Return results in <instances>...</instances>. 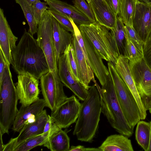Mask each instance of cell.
I'll use <instances>...</instances> for the list:
<instances>
[{
	"label": "cell",
	"instance_id": "obj_1",
	"mask_svg": "<svg viewBox=\"0 0 151 151\" xmlns=\"http://www.w3.org/2000/svg\"><path fill=\"white\" fill-rule=\"evenodd\" d=\"M11 64L18 74L27 73L38 79L50 71L45 56L37 39L25 29L12 52Z\"/></svg>",
	"mask_w": 151,
	"mask_h": 151
},
{
	"label": "cell",
	"instance_id": "obj_2",
	"mask_svg": "<svg viewBox=\"0 0 151 151\" xmlns=\"http://www.w3.org/2000/svg\"><path fill=\"white\" fill-rule=\"evenodd\" d=\"M83 101L73 134L78 140L91 143L98 130L101 112L100 94L96 84L91 86Z\"/></svg>",
	"mask_w": 151,
	"mask_h": 151
},
{
	"label": "cell",
	"instance_id": "obj_3",
	"mask_svg": "<svg viewBox=\"0 0 151 151\" xmlns=\"http://www.w3.org/2000/svg\"><path fill=\"white\" fill-rule=\"evenodd\" d=\"M94 83L100 94L101 112L117 132L128 137H131L134 131L130 128L122 111L110 73L106 82L101 86V88L96 81Z\"/></svg>",
	"mask_w": 151,
	"mask_h": 151
},
{
	"label": "cell",
	"instance_id": "obj_4",
	"mask_svg": "<svg viewBox=\"0 0 151 151\" xmlns=\"http://www.w3.org/2000/svg\"><path fill=\"white\" fill-rule=\"evenodd\" d=\"M10 66L7 63L0 82V132L3 134H8L19 111L17 104L19 99Z\"/></svg>",
	"mask_w": 151,
	"mask_h": 151
},
{
	"label": "cell",
	"instance_id": "obj_5",
	"mask_svg": "<svg viewBox=\"0 0 151 151\" xmlns=\"http://www.w3.org/2000/svg\"><path fill=\"white\" fill-rule=\"evenodd\" d=\"M78 27L92 42L102 59L114 65L120 54L110 30L96 22Z\"/></svg>",
	"mask_w": 151,
	"mask_h": 151
},
{
	"label": "cell",
	"instance_id": "obj_6",
	"mask_svg": "<svg viewBox=\"0 0 151 151\" xmlns=\"http://www.w3.org/2000/svg\"><path fill=\"white\" fill-rule=\"evenodd\" d=\"M108 68L113 80L116 96L124 116L132 130L140 120L139 108L127 86L117 73L111 62Z\"/></svg>",
	"mask_w": 151,
	"mask_h": 151
},
{
	"label": "cell",
	"instance_id": "obj_7",
	"mask_svg": "<svg viewBox=\"0 0 151 151\" xmlns=\"http://www.w3.org/2000/svg\"><path fill=\"white\" fill-rule=\"evenodd\" d=\"M52 18L46 10L38 25L37 40L45 56L50 71L56 74L58 73V62L53 37Z\"/></svg>",
	"mask_w": 151,
	"mask_h": 151
},
{
	"label": "cell",
	"instance_id": "obj_8",
	"mask_svg": "<svg viewBox=\"0 0 151 151\" xmlns=\"http://www.w3.org/2000/svg\"><path fill=\"white\" fill-rule=\"evenodd\" d=\"M68 18L73 27L74 34L84 53L87 62L93 70L101 86L106 82L109 74L108 69L104 65L102 58L92 42L74 22Z\"/></svg>",
	"mask_w": 151,
	"mask_h": 151
},
{
	"label": "cell",
	"instance_id": "obj_9",
	"mask_svg": "<svg viewBox=\"0 0 151 151\" xmlns=\"http://www.w3.org/2000/svg\"><path fill=\"white\" fill-rule=\"evenodd\" d=\"M40 79L45 106L54 111L68 98L64 91V85L59 76L54 77L50 71L42 75Z\"/></svg>",
	"mask_w": 151,
	"mask_h": 151
},
{
	"label": "cell",
	"instance_id": "obj_10",
	"mask_svg": "<svg viewBox=\"0 0 151 151\" xmlns=\"http://www.w3.org/2000/svg\"><path fill=\"white\" fill-rule=\"evenodd\" d=\"M58 73L64 86L71 90L79 100L84 101L87 96L88 90L75 77L71 66L67 48L59 57L58 62Z\"/></svg>",
	"mask_w": 151,
	"mask_h": 151
},
{
	"label": "cell",
	"instance_id": "obj_11",
	"mask_svg": "<svg viewBox=\"0 0 151 151\" xmlns=\"http://www.w3.org/2000/svg\"><path fill=\"white\" fill-rule=\"evenodd\" d=\"M129 65L138 92L147 110L151 100V68L144 57L136 63Z\"/></svg>",
	"mask_w": 151,
	"mask_h": 151
},
{
	"label": "cell",
	"instance_id": "obj_12",
	"mask_svg": "<svg viewBox=\"0 0 151 151\" xmlns=\"http://www.w3.org/2000/svg\"><path fill=\"white\" fill-rule=\"evenodd\" d=\"M81 105L75 96L73 95L68 97L55 110L51 111L50 116L60 128H68L76 121Z\"/></svg>",
	"mask_w": 151,
	"mask_h": 151
},
{
	"label": "cell",
	"instance_id": "obj_13",
	"mask_svg": "<svg viewBox=\"0 0 151 151\" xmlns=\"http://www.w3.org/2000/svg\"><path fill=\"white\" fill-rule=\"evenodd\" d=\"M39 80L29 73L18 74L16 87L22 105H29L39 99Z\"/></svg>",
	"mask_w": 151,
	"mask_h": 151
},
{
	"label": "cell",
	"instance_id": "obj_14",
	"mask_svg": "<svg viewBox=\"0 0 151 151\" xmlns=\"http://www.w3.org/2000/svg\"><path fill=\"white\" fill-rule=\"evenodd\" d=\"M114 66L117 73L126 84L136 100L140 112L141 120L145 119L147 110L136 86L130 69L128 59L124 55L121 54Z\"/></svg>",
	"mask_w": 151,
	"mask_h": 151
},
{
	"label": "cell",
	"instance_id": "obj_15",
	"mask_svg": "<svg viewBox=\"0 0 151 151\" xmlns=\"http://www.w3.org/2000/svg\"><path fill=\"white\" fill-rule=\"evenodd\" d=\"M48 115L46 110H44L34 122L25 125L17 137L10 139L5 145L3 151H13L15 147L27 139L43 133Z\"/></svg>",
	"mask_w": 151,
	"mask_h": 151
},
{
	"label": "cell",
	"instance_id": "obj_16",
	"mask_svg": "<svg viewBox=\"0 0 151 151\" xmlns=\"http://www.w3.org/2000/svg\"><path fill=\"white\" fill-rule=\"evenodd\" d=\"M132 24L144 43L151 32V4L136 0Z\"/></svg>",
	"mask_w": 151,
	"mask_h": 151
},
{
	"label": "cell",
	"instance_id": "obj_17",
	"mask_svg": "<svg viewBox=\"0 0 151 151\" xmlns=\"http://www.w3.org/2000/svg\"><path fill=\"white\" fill-rule=\"evenodd\" d=\"M45 106L44 99H40L29 105H21L13 124L12 130L19 132L25 125L34 122Z\"/></svg>",
	"mask_w": 151,
	"mask_h": 151
},
{
	"label": "cell",
	"instance_id": "obj_18",
	"mask_svg": "<svg viewBox=\"0 0 151 151\" xmlns=\"http://www.w3.org/2000/svg\"><path fill=\"white\" fill-rule=\"evenodd\" d=\"M17 40L12 32L3 10L0 8V49L9 65L12 62V52L16 47Z\"/></svg>",
	"mask_w": 151,
	"mask_h": 151
},
{
	"label": "cell",
	"instance_id": "obj_19",
	"mask_svg": "<svg viewBox=\"0 0 151 151\" xmlns=\"http://www.w3.org/2000/svg\"><path fill=\"white\" fill-rule=\"evenodd\" d=\"M71 42L75 51L77 65L79 73L80 82L87 90L91 86L89 85L91 81H96L94 73L86 62L84 53L79 44L74 33L72 34Z\"/></svg>",
	"mask_w": 151,
	"mask_h": 151
},
{
	"label": "cell",
	"instance_id": "obj_20",
	"mask_svg": "<svg viewBox=\"0 0 151 151\" xmlns=\"http://www.w3.org/2000/svg\"><path fill=\"white\" fill-rule=\"evenodd\" d=\"M49 7L71 18L79 27L94 23L74 5L60 0H44Z\"/></svg>",
	"mask_w": 151,
	"mask_h": 151
},
{
	"label": "cell",
	"instance_id": "obj_21",
	"mask_svg": "<svg viewBox=\"0 0 151 151\" xmlns=\"http://www.w3.org/2000/svg\"><path fill=\"white\" fill-rule=\"evenodd\" d=\"M89 4L96 22L110 30L114 27L117 16L112 12L105 0H91Z\"/></svg>",
	"mask_w": 151,
	"mask_h": 151
},
{
	"label": "cell",
	"instance_id": "obj_22",
	"mask_svg": "<svg viewBox=\"0 0 151 151\" xmlns=\"http://www.w3.org/2000/svg\"><path fill=\"white\" fill-rule=\"evenodd\" d=\"M52 24L53 39L58 62L60 56L71 42L73 35L64 29L53 17Z\"/></svg>",
	"mask_w": 151,
	"mask_h": 151
},
{
	"label": "cell",
	"instance_id": "obj_23",
	"mask_svg": "<svg viewBox=\"0 0 151 151\" xmlns=\"http://www.w3.org/2000/svg\"><path fill=\"white\" fill-rule=\"evenodd\" d=\"M101 151H133L131 140L122 134L108 136L98 147Z\"/></svg>",
	"mask_w": 151,
	"mask_h": 151
},
{
	"label": "cell",
	"instance_id": "obj_24",
	"mask_svg": "<svg viewBox=\"0 0 151 151\" xmlns=\"http://www.w3.org/2000/svg\"><path fill=\"white\" fill-rule=\"evenodd\" d=\"M70 141L67 132L60 129L52 134L43 146L52 151H68Z\"/></svg>",
	"mask_w": 151,
	"mask_h": 151
},
{
	"label": "cell",
	"instance_id": "obj_25",
	"mask_svg": "<svg viewBox=\"0 0 151 151\" xmlns=\"http://www.w3.org/2000/svg\"><path fill=\"white\" fill-rule=\"evenodd\" d=\"M60 129L58 127L48 132L31 137L17 146L13 151H28L37 146L43 145L52 134Z\"/></svg>",
	"mask_w": 151,
	"mask_h": 151
},
{
	"label": "cell",
	"instance_id": "obj_26",
	"mask_svg": "<svg viewBox=\"0 0 151 151\" xmlns=\"http://www.w3.org/2000/svg\"><path fill=\"white\" fill-rule=\"evenodd\" d=\"M150 125V122L140 121L137 124L135 139L138 144L145 151H149Z\"/></svg>",
	"mask_w": 151,
	"mask_h": 151
},
{
	"label": "cell",
	"instance_id": "obj_27",
	"mask_svg": "<svg viewBox=\"0 0 151 151\" xmlns=\"http://www.w3.org/2000/svg\"><path fill=\"white\" fill-rule=\"evenodd\" d=\"M124 24L121 18L116 16L114 27L110 29L114 38L120 54L124 55L125 45L126 37L124 29Z\"/></svg>",
	"mask_w": 151,
	"mask_h": 151
},
{
	"label": "cell",
	"instance_id": "obj_28",
	"mask_svg": "<svg viewBox=\"0 0 151 151\" xmlns=\"http://www.w3.org/2000/svg\"><path fill=\"white\" fill-rule=\"evenodd\" d=\"M136 0H120L119 13L118 15L125 25L132 26Z\"/></svg>",
	"mask_w": 151,
	"mask_h": 151
},
{
	"label": "cell",
	"instance_id": "obj_29",
	"mask_svg": "<svg viewBox=\"0 0 151 151\" xmlns=\"http://www.w3.org/2000/svg\"><path fill=\"white\" fill-rule=\"evenodd\" d=\"M126 45L124 55L128 58L130 65L141 60L144 57L143 54L135 46L125 31Z\"/></svg>",
	"mask_w": 151,
	"mask_h": 151
},
{
	"label": "cell",
	"instance_id": "obj_30",
	"mask_svg": "<svg viewBox=\"0 0 151 151\" xmlns=\"http://www.w3.org/2000/svg\"><path fill=\"white\" fill-rule=\"evenodd\" d=\"M21 6L29 26V31L33 35L37 33L38 24L34 19L31 6L26 0H15Z\"/></svg>",
	"mask_w": 151,
	"mask_h": 151
},
{
	"label": "cell",
	"instance_id": "obj_31",
	"mask_svg": "<svg viewBox=\"0 0 151 151\" xmlns=\"http://www.w3.org/2000/svg\"><path fill=\"white\" fill-rule=\"evenodd\" d=\"M48 10L53 17L64 29L68 32H71L72 34L74 33L73 26L68 16L50 7Z\"/></svg>",
	"mask_w": 151,
	"mask_h": 151
},
{
	"label": "cell",
	"instance_id": "obj_32",
	"mask_svg": "<svg viewBox=\"0 0 151 151\" xmlns=\"http://www.w3.org/2000/svg\"><path fill=\"white\" fill-rule=\"evenodd\" d=\"M72 2L74 6L90 19L93 22H96L95 17L90 6L85 0H73Z\"/></svg>",
	"mask_w": 151,
	"mask_h": 151
},
{
	"label": "cell",
	"instance_id": "obj_33",
	"mask_svg": "<svg viewBox=\"0 0 151 151\" xmlns=\"http://www.w3.org/2000/svg\"><path fill=\"white\" fill-rule=\"evenodd\" d=\"M125 31L127 33L131 40L139 51L143 54V46L144 42L132 26L130 25L124 26Z\"/></svg>",
	"mask_w": 151,
	"mask_h": 151
},
{
	"label": "cell",
	"instance_id": "obj_34",
	"mask_svg": "<svg viewBox=\"0 0 151 151\" xmlns=\"http://www.w3.org/2000/svg\"><path fill=\"white\" fill-rule=\"evenodd\" d=\"M45 2L38 0L31 6L34 19L38 25L44 12L49 8Z\"/></svg>",
	"mask_w": 151,
	"mask_h": 151
},
{
	"label": "cell",
	"instance_id": "obj_35",
	"mask_svg": "<svg viewBox=\"0 0 151 151\" xmlns=\"http://www.w3.org/2000/svg\"><path fill=\"white\" fill-rule=\"evenodd\" d=\"M71 66L74 74L77 80L80 82V78L74 50L72 42L67 47Z\"/></svg>",
	"mask_w": 151,
	"mask_h": 151
},
{
	"label": "cell",
	"instance_id": "obj_36",
	"mask_svg": "<svg viewBox=\"0 0 151 151\" xmlns=\"http://www.w3.org/2000/svg\"><path fill=\"white\" fill-rule=\"evenodd\" d=\"M143 54L145 60L151 68V32L144 43Z\"/></svg>",
	"mask_w": 151,
	"mask_h": 151
},
{
	"label": "cell",
	"instance_id": "obj_37",
	"mask_svg": "<svg viewBox=\"0 0 151 151\" xmlns=\"http://www.w3.org/2000/svg\"><path fill=\"white\" fill-rule=\"evenodd\" d=\"M112 12L116 16L119 13L120 0H105Z\"/></svg>",
	"mask_w": 151,
	"mask_h": 151
},
{
	"label": "cell",
	"instance_id": "obj_38",
	"mask_svg": "<svg viewBox=\"0 0 151 151\" xmlns=\"http://www.w3.org/2000/svg\"><path fill=\"white\" fill-rule=\"evenodd\" d=\"M68 151H101L98 148L85 147L84 146L78 145L76 146H72Z\"/></svg>",
	"mask_w": 151,
	"mask_h": 151
},
{
	"label": "cell",
	"instance_id": "obj_39",
	"mask_svg": "<svg viewBox=\"0 0 151 151\" xmlns=\"http://www.w3.org/2000/svg\"><path fill=\"white\" fill-rule=\"evenodd\" d=\"M58 127H59L55 123L50 116L48 115V119L45 125L43 133L48 132Z\"/></svg>",
	"mask_w": 151,
	"mask_h": 151
},
{
	"label": "cell",
	"instance_id": "obj_40",
	"mask_svg": "<svg viewBox=\"0 0 151 151\" xmlns=\"http://www.w3.org/2000/svg\"><path fill=\"white\" fill-rule=\"evenodd\" d=\"M7 62L0 50V82L1 81Z\"/></svg>",
	"mask_w": 151,
	"mask_h": 151
},
{
	"label": "cell",
	"instance_id": "obj_41",
	"mask_svg": "<svg viewBox=\"0 0 151 151\" xmlns=\"http://www.w3.org/2000/svg\"><path fill=\"white\" fill-rule=\"evenodd\" d=\"M0 151H3L4 149L5 145L4 144L2 139V134L0 132Z\"/></svg>",
	"mask_w": 151,
	"mask_h": 151
},
{
	"label": "cell",
	"instance_id": "obj_42",
	"mask_svg": "<svg viewBox=\"0 0 151 151\" xmlns=\"http://www.w3.org/2000/svg\"><path fill=\"white\" fill-rule=\"evenodd\" d=\"M38 0H26L28 4L31 6L32 4L36 3Z\"/></svg>",
	"mask_w": 151,
	"mask_h": 151
},
{
	"label": "cell",
	"instance_id": "obj_43",
	"mask_svg": "<svg viewBox=\"0 0 151 151\" xmlns=\"http://www.w3.org/2000/svg\"><path fill=\"white\" fill-rule=\"evenodd\" d=\"M150 145L149 151H151V120L150 122Z\"/></svg>",
	"mask_w": 151,
	"mask_h": 151
},
{
	"label": "cell",
	"instance_id": "obj_44",
	"mask_svg": "<svg viewBox=\"0 0 151 151\" xmlns=\"http://www.w3.org/2000/svg\"><path fill=\"white\" fill-rule=\"evenodd\" d=\"M139 1L147 4H151V0H138Z\"/></svg>",
	"mask_w": 151,
	"mask_h": 151
},
{
	"label": "cell",
	"instance_id": "obj_45",
	"mask_svg": "<svg viewBox=\"0 0 151 151\" xmlns=\"http://www.w3.org/2000/svg\"><path fill=\"white\" fill-rule=\"evenodd\" d=\"M147 110H149L150 114H151V100L149 104Z\"/></svg>",
	"mask_w": 151,
	"mask_h": 151
},
{
	"label": "cell",
	"instance_id": "obj_46",
	"mask_svg": "<svg viewBox=\"0 0 151 151\" xmlns=\"http://www.w3.org/2000/svg\"><path fill=\"white\" fill-rule=\"evenodd\" d=\"M87 2L89 4L91 2V0H86Z\"/></svg>",
	"mask_w": 151,
	"mask_h": 151
}]
</instances>
